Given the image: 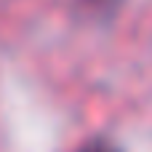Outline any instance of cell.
Returning a JSON list of instances; mask_svg holds the SVG:
<instances>
[{"mask_svg": "<svg viewBox=\"0 0 152 152\" xmlns=\"http://www.w3.org/2000/svg\"><path fill=\"white\" fill-rule=\"evenodd\" d=\"M120 0H80V5L91 13H110Z\"/></svg>", "mask_w": 152, "mask_h": 152, "instance_id": "6da1fadb", "label": "cell"}, {"mask_svg": "<svg viewBox=\"0 0 152 152\" xmlns=\"http://www.w3.org/2000/svg\"><path fill=\"white\" fill-rule=\"evenodd\" d=\"M77 152H120L115 144H110V142H88L86 147H80Z\"/></svg>", "mask_w": 152, "mask_h": 152, "instance_id": "7a4b0ae2", "label": "cell"}]
</instances>
